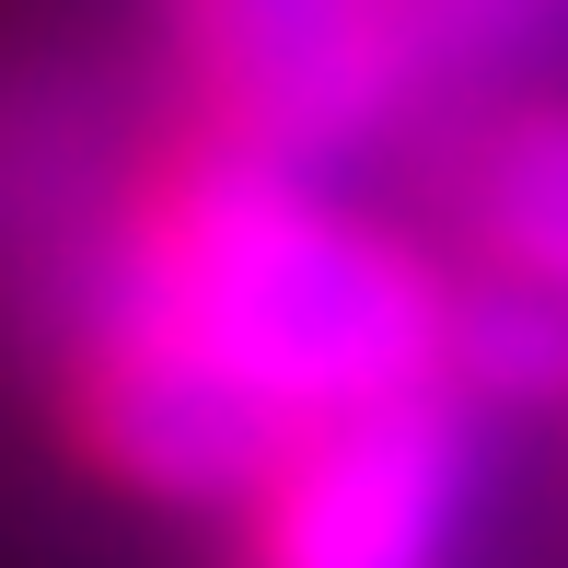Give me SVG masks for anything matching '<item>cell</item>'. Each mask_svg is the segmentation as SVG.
<instances>
[{
  "instance_id": "1",
  "label": "cell",
  "mask_w": 568,
  "mask_h": 568,
  "mask_svg": "<svg viewBox=\"0 0 568 568\" xmlns=\"http://www.w3.org/2000/svg\"><path fill=\"white\" fill-rule=\"evenodd\" d=\"M82 291L128 302L244 383L278 429L453 383V255L442 232L348 197L325 163L174 116L116 174Z\"/></svg>"
},
{
  "instance_id": "2",
  "label": "cell",
  "mask_w": 568,
  "mask_h": 568,
  "mask_svg": "<svg viewBox=\"0 0 568 568\" xmlns=\"http://www.w3.org/2000/svg\"><path fill=\"white\" fill-rule=\"evenodd\" d=\"M487 499H499V418L453 383H418L291 429L221 523V568H476Z\"/></svg>"
},
{
  "instance_id": "3",
  "label": "cell",
  "mask_w": 568,
  "mask_h": 568,
  "mask_svg": "<svg viewBox=\"0 0 568 568\" xmlns=\"http://www.w3.org/2000/svg\"><path fill=\"white\" fill-rule=\"evenodd\" d=\"M47 418L93 487L210 534L244 510V487L291 442L244 383H221L197 348H174L163 325H140L105 291H70L59 337H47Z\"/></svg>"
},
{
  "instance_id": "4",
  "label": "cell",
  "mask_w": 568,
  "mask_h": 568,
  "mask_svg": "<svg viewBox=\"0 0 568 568\" xmlns=\"http://www.w3.org/2000/svg\"><path fill=\"white\" fill-rule=\"evenodd\" d=\"M163 36L197 128L325 174L429 116L406 0H163Z\"/></svg>"
},
{
  "instance_id": "5",
  "label": "cell",
  "mask_w": 568,
  "mask_h": 568,
  "mask_svg": "<svg viewBox=\"0 0 568 568\" xmlns=\"http://www.w3.org/2000/svg\"><path fill=\"white\" fill-rule=\"evenodd\" d=\"M429 232L464 278L568 314V82H510L429 151Z\"/></svg>"
}]
</instances>
